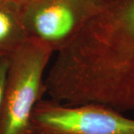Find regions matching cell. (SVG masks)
Returning <instances> with one entry per match:
<instances>
[{"label":"cell","instance_id":"cell-1","mask_svg":"<svg viewBox=\"0 0 134 134\" xmlns=\"http://www.w3.org/2000/svg\"><path fill=\"white\" fill-rule=\"evenodd\" d=\"M45 87L64 104L134 112V0H112L86 23L57 52Z\"/></svg>","mask_w":134,"mask_h":134},{"label":"cell","instance_id":"cell-2","mask_svg":"<svg viewBox=\"0 0 134 134\" xmlns=\"http://www.w3.org/2000/svg\"><path fill=\"white\" fill-rule=\"evenodd\" d=\"M53 51L29 40L10 58L0 109V134H34L31 117L46 94L45 72Z\"/></svg>","mask_w":134,"mask_h":134},{"label":"cell","instance_id":"cell-3","mask_svg":"<svg viewBox=\"0 0 134 134\" xmlns=\"http://www.w3.org/2000/svg\"><path fill=\"white\" fill-rule=\"evenodd\" d=\"M34 134H134V119L96 103L41 99L31 117Z\"/></svg>","mask_w":134,"mask_h":134},{"label":"cell","instance_id":"cell-4","mask_svg":"<svg viewBox=\"0 0 134 134\" xmlns=\"http://www.w3.org/2000/svg\"><path fill=\"white\" fill-rule=\"evenodd\" d=\"M112 0H34L22 6L29 40L53 52L66 46L81 29Z\"/></svg>","mask_w":134,"mask_h":134},{"label":"cell","instance_id":"cell-5","mask_svg":"<svg viewBox=\"0 0 134 134\" xmlns=\"http://www.w3.org/2000/svg\"><path fill=\"white\" fill-rule=\"evenodd\" d=\"M28 40L22 6L0 0V57L11 58Z\"/></svg>","mask_w":134,"mask_h":134},{"label":"cell","instance_id":"cell-6","mask_svg":"<svg viewBox=\"0 0 134 134\" xmlns=\"http://www.w3.org/2000/svg\"><path fill=\"white\" fill-rule=\"evenodd\" d=\"M10 58L8 57H0V109L3 98L4 89L7 73L9 67Z\"/></svg>","mask_w":134,"mask_h":134},{"label":"cell","instance_id":"cell-7","mask_svg":"<svg viewBox=\"0 0 134 134\" xmlns=\"http://www.w3.org/2000/svg\"><path fill=\"white\" fill-rule=\"evenodd\" d=\"M5 1H8V2H11L16 3L17 5H20V6H24V5L29 4L30 2H33L34 0H5Z\"/></svg>","mask_w":134,"mask_h":134}]
</instances>
